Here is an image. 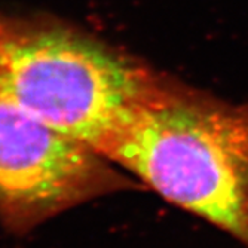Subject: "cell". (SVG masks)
<instances>
[{
    "label": "cell",
    "instance_id": "7a4b0ae2",
    "mask_svg": "<svg viewBox=\"0 0 248 248\" xmlns=\"http://www.w3.org/2000/svg\"><path fill=\"white\" fill-rule=\"evenodd\" d=\"M161 79L65 30L0 33V95L107 156Z\"/></svg>",
    "mask_w": 248,
    "mask_h": 248
},
{
    "label": "cell",
    "instance_id": "6da1fadb",
    "mask_svg": "<svg viewBox=\"0 0 248 248\" xmlns=\"http://www.w3.org/2000/svg\"><path fill=\"white\" fill-rule=\"evenodd\" d=\"M106 157L248 248L247 107L161 80Z\"/></svg>",
    "mask_w": 248,
    "mask_h": 248
},
{
    "label": "cell",
    "instance_id": "277c9868",
    "mask_svg": "<svg viewBox=\"0 0 248 248\" xmlns=\"http://www.w3.org/2000/svg\"><path fill=\"white\" fill-rule=\"evenodd\" d=\"M2 30H3V27H2V26H0V33H2Z\"/></svg>",
    "mask_w": 248,
    "mask_h": 248
},
{
    "label": "cell",
    "instance_id": "3957f363",
    "mask_svg": "<svg viewBox=\"0 0 248 248\" xmlns=\"http://www.w3.org/2000/svg\"><path fill=\"white\" fill-rule=\"evenodd\" d=\"M106 156L0 95V216L26 229L126 186Z\"/></svg>",
    "mask_w": 248,
    "mask_h": 248
}]
</instances>
